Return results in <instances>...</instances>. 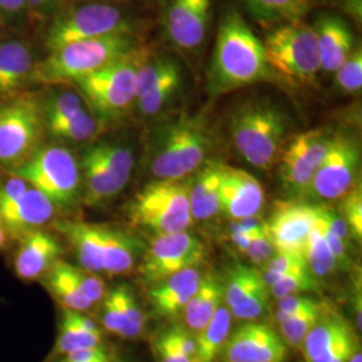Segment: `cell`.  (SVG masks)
Wrapping results in <instances>:
<instances>
[{"instance_id":"f907efd6","label":"cell","mask_w":362,"mask_h":362,"mask_svg":"<svg viewBox=\"0 0 362 362\" xmlns=\"http://www.w3.org/2000/svg\"><path fill=\"white\" fill-rule=\"evenodd\" d=\"M317 220L321 226V230L324 233L325 239L327 242V246L330 248L333 257L336 259L337 266L338 269L342 270H348L350 266L349 254H348V246H346V240L341 239L339 236H337L336 233H332L321 219L318 218V211H317Z\"/></svg>"},{"instance_id":"4316f807","label":"cell","mask_w":362,"mask_h":362,"mask_svg":"<svg viewBox=\"0 0 362 362\" xmlns=\"http://www.w3.org/2000/svg\"><path fill=\"white\" fill-rule=\"evenodd\" d=\"M140 245L129 233L103 224L101 263L103 274L107 276L125 275L133 270Z\"/></svg>"},{"instance_id":"52a82bcc","label":"cell","mask_w":362,"mask_h":362,"mask_svg":"<svg viewBox=\"0 0 362 362\" xmlns=\"http://www.w3.org/2000/svg\"><path fill=\"white\" fill-rule=\"evenodd\" d=\"M191 180H160L146 184L129 204L130 221L155 236L188 231Z\"/></svg>"},{"instance_id":"11a10c76","label":"cell","mask_w":362,"mask_h":362,"mask_svg":"<svg viewBox=\"0 0 362 362\" xmlns=\"http://www.w3.org/2000/svg\"><path fill=\"white\" fill-rule=\"evenodd\" d=\"M8 238H10V236H8V233L6 231V227H4L3 220H1V216H0V251H3V250L7 248Z\"/></svg>"},{"instance_id":"8d00e7d4","label":"cell","mask_w":362,"mask_h":362,"mask_svg":"<svg viewBox=\"0 0 362 362\" xmlns=\"http://www.w3.org/2000/svg\"><path fill=\"white\" fill-rule=\"evenodd\" d=\"M309 270L306 264L305 255L300 254H288V252H275L269 262L264 263V269L262 272V278L264 285L269 288L278 284L287 275L296 272Z\"/></svg>"},{"instance_id":"f5cc1de1","label":"cell","mask_w":362,"mask_h":362,"mask_svg":"<svg viewBox=\"0 0 362 362\" xmlns=\"http://www.w3.org/2000/svg\"><path fill=\"white\" fill-rule=\"evenodd\" d=\"M358 349H360V345L357 341V334L354 333L353 329H350L337 345L330 362H349L353 354Z\"/></svg>"},{"instance_id":"3957f363","label":"cell","mask_w":362,"mask_h":362,"mask_svg":"<svg viewBox=\"0 0 362 362\" xmlns=\"http://www.w3.org/2000/svg\"><path fill=\"white\" fill-rule=\"evenodd\" d=\"M132 34H118L66 45L37 62L34 85H71L137 49Z\"/></svg>"},{"instance_id":"9f6ffc18","label":"cell","mask_w":362,"mask_h":362,"mask_svg":"<svg viewBox=\"0 0 362 362\" xmlns=\"http://www.w3.org/2000/svg\"><path fill=\"white\" fill-rule=\"evenodd\" d=\"M69 1H70V0H50V4H52L54 13L57 15V13H59L61 11L66 10Z\"/></svg>"},{"instance_id":"ac0fdd59","label":"cell","mask_w":362,"mask_h":362,"mask_svg":"<svg viewBox=\"0 0 362 362\" xmlns=\"http://www.w3.org/2000/svg\"><path fill=\"white\" fill-rule=\"evenodd\" d=\"M64 247L54 233L35 230L18 239L13 252V270L23 282L40 281L61 260Z\"/></svg>"},{"instance_id":"277c9868","label":"cell","mask_w":362,"mask_h":362,"mask_svg":"<svg viewBox=\"0 0 362 362\" xmlns=\"http://www.w3.org/2000/svg\"><path fill=\"white\" fill-rule=\"evenodd\" d=\"M212 146L206 124L180 116L163 127L151 157V172L160 180H182L200 168Z\"/></svg>"},{"instance_id":"8fae6325","label":"cell","mask_w":362,"mask_h":362,"mask_svg":"<svg viewBox=\"0 0 362 362\" xmlns=\"http://www.w3.org/2000/svg\"><path fill=\"white\" fill-rule=\"evenodd\" d=\"M0 179V216L10 238L40 230L55 218L57 208L52 202L13 173L3 172Z\"/></svg>"},{"instance_id":"91938a15","label":"cell","mask_w":362,"mask_h":362,"mask_svg":"<svg viewBox=\"0 0 362 362\" xmlns=\"http://www.w3.org/2000/svg\"><path fill=\"white\" fill-rule=\"evenodd\" d=\"M113 362H118V361H117V360H113Z\"/></svg>"},{"instance_id":"83f0119b","label":"cell","mask_w":362,"mask_h":362,"mask_svg":"<svg viewBox=\"0 0 362 362\" xmlns=\"http://www.w3.org/2000/svg\"><path fill=\"white\" fill-rule=\"evenodd\" d=\"M199 173L191 180L189 208L192 219L204 221L220 212V180L221 163L208 161L197 169Z\"/></svg>"},{"instance_id":"94428289","label":"cell","mask_w":362,"mask_h":362,"mask_svg":"<svg viewBox=\"0 0 362 362\" xmlns=\"http://www.w3.org/2000/svg\"><path fill=\"white\" fill-rule=\"evenodd\" d=\"M59 362H62V361H59ZM112 362H113V361H112Z\"/></svg>"},{"instance_id":"bcb514c9","label":"cell","mask_w":362,"mask_h":362,"mask_svg":"<svg viewBox=\"0 0 362 362\" xmlns=\"http://www.w3.org/2000/svg\"><path fill=\"white\" fill-rule=\"evenodd\" d=\"M318 300L314 298L305 297V296H287V297L276 299V313H275V321L276 324H282L291 317L300 314L303 311L315 309L321 306Z\"/></svg>"},{"instance_id":"30bf717a","label":"cell","mask_w":362,"mask_h":362,"mask_svg":"<svg viewBox=\"0 0 362 362\" xmlns=\"http://www.w3.org/2000/svg\"><path fill=\"white\" fill-rule=\"evenodd\" d=\"M118 34H132L129 21L121 8L107 3H86L55 15L45 46L52 52L74 42Z\"/></svg>"},{"instance_id":"60d3db41","label":"cell","mask_w":362,"mask_h":362,"mask_svg":"<svg viewBox=\"0 0 362 362\" xmlns=\"http://www.w3.org/2000/svg\"><path fill=\"white\" fill-rule=\"evenodd\" d=\"M65 269L71 281L76 284L79 291L90 300L93 305L101 302L106 294V286L104 279L90 272L81 269L79 266H74L65 262Z\"/></svg>"},{"instance_id":"ffe728a7","label":"cell","mask_w":362,"mask_h":362,"mask_svg":"<svg viewBox=\"0 0 362 362\" xmlns=\"http://www.w3.org/2000/svg\"><path fill=\"white\" fill-rule=\"evenodd\" d=\"M35 52L22 39L0 40V98L26 93L34 85Z\"/></svg>"},{"instance_id":"f35d334b","label":"cell","mask_w":362,"mask_h":362,"mask_svg":"<svg viewBox=\"0 0 362 362\" xmlns=\"http://www.w3.org/2000/svg\"><path fill=\"white\" fill-rule=\"evenodd\" d=\"M101 302H103L101 324L104 326L105 330L118 337L124 336L128 321L122 306L118 286L106 291L104 299Z\"/></svg>"},{"instance_id":"ee69618b","label":"cell","mask_w":362,"mask_h":362,"mask_svg":"<svg viewBox=\"0 0 362 362\" xmlns=\"http://www.w3.org/2000/svg\"><path fill=\"white\" fill-rule=\"evenodd\" d=\"M339 215L346 221L350 235L361 242L362 239V191L358 182L349 194L344 196Z\"/></svg>"},{"instance_id":"b9f144b4","label":"cell","mask_w":362,"mask_h":362,"mask_svg":"<svg viewBox=\"0 0 362 362\" xmlns=\"http://www.w3.org/2000/svg\"><path fill=\"white\" fill-rule=\"evenodd\" d=\"M269 290L272 297L279 299L287 296H299L300 293L318 291L320 286L315 281V278L311 275V272L309 270H305V272L287 275L278 284L272 286Z\"/></svg>"},{"instance_id":"603a6c76","label":"cell","mask_w":362,"mask_h":362,"mask_svg":"<svg viewBox=\"0 0 362 362\" xmlns=\"http://www.w3.org/2000/svg\"><path fill=\"white\" fill-rule=\"evenodd\" d=\"M202 275L199 267H192L152 286L148 298L156 313L165 318H172L182 313L199 288Z\"/></svg>"},{"instance_id":"7a4b0ae2","label":"cell","mask_w":362,"mask_h":362,"mask_svg":"<svg viewBox=\"0 0 362 362\" xmlns=\"http://www.w3.org/2000/svg\"><path fill=\"white\" fill-rule=\"evenodd\" d=\"M230 130L238 153L250 165L269 170L285 146L288 118L267 100L247 101L233 112Z\"/></svg>"},{"instance_id":"4fadbf2b","label":"cell","mask_w":362,"mask_h":362,"mask_svg":"<svg viewBox=\"0 0 362 362\" xmlns=\"http://www.w3.org/2000/svg\"><path fill=\"white\" fill-rule=\"evenodd\" d=\"M206 252V245L188 231L160 235L146 247L139 270L144 281L153 286L182 270L199 267Z\"/></svg>"},{"instance_id":"6da1fadb","label":"cell","mask_w":362,"mask_h":362,"mask_svg":"<svg viewBox=\"0 0 362 362\" xmlns=\"http://www.w3.org/2000/svg\"><path fill=\"white\" fill-rule=\"evenodd\" d=\"M272 77L263 42L238 11L226 13L220 22L211 65L208 91L216 97Z\"/></svg>"},{"instance_id":"681fc988","label":"cell","mask_w":362,"mask_h":362,"mask_svg":"<svg viewBox=\"0 0 362 362\" xmlns=\"http://www.w3.org/2000/svg\"><path fill=\"white\" fill-rule=\"evenodd\" d=\"M157 362H199L188 357L180 348L173 342L168 332H164L155 344Z\"/></svg>"},{"instance_id":"f546056e","label":"cell","mask_w":362,"mask_h":362,"mask_svg":"<svg viewBox=\"0 0 362 362\" xmlns=\"http://www.w3.org/2000/svg\"><path fill=\"white\" fill-rule=\"evenodd\" d=\"M267 288L269 287L264 285L260 270L238 264L228 272L227 279L223 282V303L228 310H231Z\"/></svg>"},{"instance_id":"c3c4849f","label":"cell","mask_w":362,"mask_h":362,"mask_svg":"<svg viewBox=\"0 0 362 362\" xmlns=\"http://www.w3.org/2000/svg\"><path fill=\"white\" fill-rule=\"evenodd\" d=\"M27 0H0V22L8 28H23L30 22Z\"/></svg>"},{"instance_id":"836d02e7","label":"cell","mask_w":362,"mask_h":362,"mask_svg":"<svg viewBox=\"0 0 362 362\" xmlns=\"http://www.w3.org/2000/svg\"><path fill=\"white\" fill-rule=\"evenodd\" d=\"M305 259L311 275L317 278L329 276L338 269L336 259L327 246L318 220H315L309 233L305 248Z\"/></svg>"},{"instance_id":"7402d4cb","label":"cell","mask_w":362,"mask_h":362,"mask_svg":"<svg viewBox=\"0 0 362 362\" xmlns=\"http://www.w3.org/2000/svg\"><path fill=\"white\" fill-rule=\"evenodd\" d=\"M321 71L334 73L354 50V35L349 25L337 15H322L313 26Z\"/></svg>"},{"instance_id":"d6986e66","label":"cell","mask_w":362,"mask_h":362,"mask_svg":"<svg viewBox=\"0 0 362 362\" xmlns=\"http://www.w3.org/2000/svg\"><path fill=\"white\" fill-rule=\"evenodd\" d=\"M211 0H170L165 18L167 34L182 50L203 45L211 21Z\"/></svg>"},{"instance_id":"7dc6e473","label":"cell","mask_w":362,"mask_h":362,"mask_svg":"<svg viewBox=\"0 0 362 362\" xmlns=\"http://www.w3.org/2000/svg\"><path fill=\"white\" fill-rule=\"evenodd\" d=\"M274 254H275V248L269 233L267 223L264 221L263 226L259 228L258 233H254L245 255H247L254 264L262 266L266 262H269L274 257Z\"/></svg>"},{"instance_id":"816d5d0a","label":"cell","mask_w":362,"mask_h":362,"mask_svg":"<svg viewBox=\"0 0 362 362\" xmlns=\"http://www.w3.org/2000/svg\"><path fill=\"white\" fill-rule=\"evenodd\" d=\"M115 360L104 345L88 348V349L78 350L62 357L59 361L62 362H112Z\"/></svg>"},{"instance_id":"2e32d148","label":"cell","mask_w":362,"mask_h":362,"mask_svg":"<svg viewBox=\"0 0 362 362\" xmlns=\"http://www.w3.org/2000/svg\"><path fill=\"white\" fill-rule=\"evenodd\" d=\"M317 220V207L298 202H276L267 228L275 252L305 255L311 228Z\"/></svg>"},{"instance_id":"d590c367","label":"cell","mask_w":362,"mask_h":362,"mask_svg":"<svg viewBox=\"0 0 362 362\" xmlns=\"http://www.w3.org/2000/svg\"><path fill=\"white\" fill-rule=\"evenodd\" d=\"M181 86H182V74L170 78L153 90L140 97L136 101L134 106H137L139 112L143 116H156L175 100V97L180 91Z\"/></svg>"},{"instance_id":"9c48e42d","label":"cell","mask_w":362,"mask_h":362,"mask_svg":"<svg viewBox=\"0 0 362 362\" xmlns=\"http://www.w3.org/2000/svg\"><path fill=\"white\" fill-rule=\"evenodd\" d=\"M15 176L27 181L45 194L57 209L76 207L82 192L79 161L74 153L59 144H43Z\"/></svg>"},{"instance_id":"680465c9","label":"cell","mask_w":362,"mask_h":362,"mask_svg":"<svg viewBox=\"0 0 362 362\" xmlns=\"http://www.w3.org/2000/svg\"><path fill=\"white\" fill-rule=\"evenodd\" d=\"M3 28H4V26H3V25H1V22H0V39H1V35H3V33H1V31H3Z\"/></svg>"},{"instance_id":"e575fe53","label":"cell","mask_w":362,"mask_h":362,"mask_svg":"<svg viewBox=\"0 0 362 362\" xmlns=\"http://www.w3.org/2000/svg\"><path fill=\"white\" fill-rule=\"evenodd\" d=\"M325 309L326 308L324 305H321L315 309L297 314L285 322L279 324V336L282 337L287 348L302 349L305 338L310 333L314 325L318 322Z\"/></svg>"},{"instance_id":"8992f818","label":"cell","mask_w":362,"mask_h":362,"mask_svg":"<svg viewBox=\"0 0 362 362\" xmlns=\"http://www.w3.org/2000/svg\"><path fill=\"white\" fill-rule=\"evenodd\" d=\"M46 134L40 98L21 93L0 98V170L13 172L43 145Z\"/></svg>"},{"instance_id":"d6a6232c","label":"cell","mask_w":362,"mask_h":362,"mask_svg":"<svg viewBox=\"0 0 362 362\" xmlns=\"http://www.w3.org/2000/svg\"><path fill=\"white\" fill-rule=\"evenodd\" d=\"M103 128L104 122L94 116L89 107H86L77 116L47 127L46 133L58 141L81 144L94 140Z\"/></svg>"},{"instance_id":"5bb4252c","label":"cell","mask_w":362,"mask_h":362,"mask_svg":"<svg viewBox=\"0 0 362 362\" xmlns=\"http://www.w3.org/2000/svg\"><path fill=\"white\" fill-rule=\"evenodd\" d=\"M333 133L330 130H306L286 141L279 156V175L293 194H310L311 182L329 151Z\"/></svg>"},{"instance_id":"4dcf8cb0","label":"cell","mask_w":362,"mask_h":362,"mask_svg":"<svg viewBox=\"0 0 362 362\" xmlns=\"http://www.w3.org/2000/svg\"><path fill=\"white\" fill-rule=\"evenodd\" d=\"M233 315L226 305H221L211 321L194 334L199 362H215L230 336Z\"/></svg>"},{"instance_id":"cb8c5ba5","label":"cell","mask_w":362,"mask_h":362,"mask_svg":"<svg viewBox=\"0 0 362 362\" xmlns=\"http://www.w3.org/2000/svg\"><path fill=\"white\" fill-rule=\"evenodd\" d=\"M54 228L73 248L81 269L97 275L103 274V224L82 220H58L54 223Z\"/></svg>"},{"instance_id":"484cf974","label":"cell","mask_w":362,"mask_h":362,"mask_svg":"<svg viewBox=\"0 0 362 362\" xmlns=\"http://www.w3.org/2000/svg\"><path fill=\"white\" fill-rule=\"evenodd\" d=\"M350 329L339 314L325 309L303 341L302 351L306 362H330L337 345Z\"/></svg>"},{"instance_id":"e0dca14e","label":"cell","mask_w":362,"mask_h":362,"mask_svg":"<svg viewBox=\"0 0 362 362\" xmlns=\"http://www.w3.org/2000/svg\"><path fill=\"white\" fill-rule=\"evenodd\" d=\"M220 211L233 220L258 216L264 206V189L257 177L245 169L221 164Z\"/></svg>"},{"instance_id":"1f68e13d","label":"cell","mask_w":362,"mask_h":362,"mask_svg":"<svg viewBox=\"0 0 362 362\" xmlns=\"http://www.w3.org/2000/svg\"><path fill=\"white\" fill-rule=\"evenodd\" d=\"M40 281L62 309L86 313L94 306L71 281L66 272L65 260L62 259L58 260Z\"/></svg>"},{"instance_id":"6f0895ef","label":"cell","mask_w":362,"mask_h":362,"mask_svg":"<svg viewBox=\"0 0 362 362\" xmlns=\"http://www.w3.org/2000/svg\"><path fill=\"white\" fill-rule=\"evenodd\" d=\"M349 362H362L361 349L357 350V351L353 354V357L350 358Z\"/></svg>"},{"instance_id":"ba28073f","label":"cell","mask_w":362,"mask_h":362,"mask_svg":"<svg viewBox=\"0 0 362 362\" xmlns=\"http://www.w3.org/2000/svg\"><path fill=\"white\" fill-rule=\"evenodd\" d=\"M263 47L272 74H278L291 86H310L321 71L314 30L303 21L274 28Z\"/></svg>"},{"instance_id":"d4e9b609","label":"cell","mask_w":362,"mask_h":362,"mask_svg":"<svg viewBox=\"0 0 362 362\" xmlns=\"http://www.w3.org/2000/svg\"><path fill=\"white\" fill-rule=\"evenodd\" d=\"M103 330L86 313L62 309L52 357H65L78 350L103 345Z\"/></svg>"},{"instance_id":"f6af8a7d","label":"cell","mask_w":362,"mask_h":362,"mask_svg":"<svg viewBox=\"0 0 362 362\" xmlns=\"http://www.w3.org/2000/svg\"><path fill=\"white\" fill-rule=\"evenodd\" d=\"M259 7L272 16L282 18L287 22L302 21L309 11L310 0H257Z\"/></svg>"},{"instance_id":"7bdbcfd3","label":"cell","mask_w":362,"mask_h":362,"mask_svg":"<svg viewBox=\"0 0 362 362\" xmlns=\"http://www.w3.org/2000/svg\"><path fill=\"white\" fill-rule=\"evenodd\" d=\"M118 288H119L122 306H124V311H125L127 321H128L122 338L132 339L143 333L144 327L146 325V317H145L144 311L141 310L137 299L133 294V290L130 288L129 286L118 285Z\"/></svg>"},{"instance_id":"74e56055","label":"cell","mask_w":362,"mask_h":362,"mask_svg":"<svg viewBox=\"0 0 362 362\" xmlns=\"http://www.w3.org/2000/svg\"><path fill=\"white\" fill-rule=\"evenodd\" d=\"M93 146L109 168L119 177L129 181L134 167V156L129 146L109 141L93 144Z\"/></svg>"},{"instance_id":"ab89813d","label":"cell","mask_w":362,"mask_h":362,"mask_svg":"<svg viewBox=\"0 0 362 362\" xmlns=\"http://www.w3.org/2000/svg\"><path fill=\"white\" fill-rule=\"evenodd\" d=\"M337 86L348 94H357L362 89L361 46L354 47L349 58L334 71Z\"/></svg>"},{"instance_id":"db71d44e","label":"cell","mask_w":362,"mask_h":362,"mask_svg":"<svg viewBox=\"0 0 362 362\" xmlns=\"http://www.w3.org/2000/svg\"><path fill=\"white\" fill-rule=\"evenodd\" d=\"M27 6L31 21L42 22L54 15L50 0H27Z\"/></svg>"},{"instance_id":"f1b7e54d","label":"cell","mask_w":362,"mask_h":362,"mask_svg":"<svg viewBox=\"0 0 362 362\" xmlns=\"http://www.w3.org/2000/svg\"><path fill=\"white\" fill-rule=\"evenodd\" d=\"M223 305V281L214 272L202 275L199 288L182 310L188 329L196 334Z\"/></svg>"},{"instance_id":"44dd1931","label":"cell","mask_w":362,"mask_h":362,"mask_svg":"<svg viewBox=\"0 0 362 362\" xmlns=\"http://www.w3.org/2000/svg\"><path fill=\"white\" fill-rule=\"evenodd\" d=\"M82 192L81 199L85 206L97 207L116 197L128 184L109 168L94 146L90 145L79 160Z\"/></svg>"},{"instance_id":"5b68a950","label":"cell","mask_w":362,"mask_h":362,"mask_svg":"<svg viewBox=\"0 0 362 362\" xmlns=\"http://www.w3.org/2000/svg\"><path fill=\"white\" fill-rule=\"evenodd\" d=\"M146 52L137 47L71 83L86 106L105 124L125 116L137 98V73Z\"/></svg>"},{"instance_id":"9a60e30c","label":"cell","mask_w":362,"mask_h":362,"mask_svg":"<svg viewBox=\"0 0 362 362\" xmlns=\"http://www.w3.org/2000/svg\"><path fill=\"white\" fill-rule=\"evenodd\" d=\"M220 354L224 362H286L288 348L272 326L247 321L230 333Z\"/></svg>"},{"instance_id":"7c38bea8","label":"cell","mask_w":362,"mask_h":362,"mask_svg":"<svg viewBox=\"0 0 362 362\" xmlns=\"http://www.w3.org/2000/svg\"><path fill=\"white\" fill-rule=\"evenodd\" d=\"M360 167L361 148L357 137L338 130L333 133L329 151L313 179L310 194L327 202L341 200L360 182Z\"/></svg>"}]
</instances>
